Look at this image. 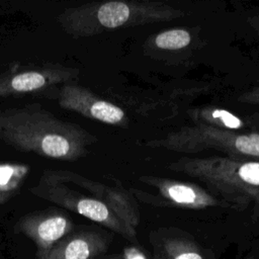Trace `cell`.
<instances>
[{"mask_svg":"<svg viewBox=\"0 0 259 259\" xmlns=\"http://www.w3.org/2000/svg\"><path fill=\"white\" fill-rule=\"evenodd\" d=\"M122 259H151L149 255L137 243L126 245L121 250Z\"/></svg>","mask_w":259,"mask_h":259,"instance_id":"9a60e30c","label":"cell"},{"mask_svg":"<svg viewBox=\"0 0 259 259\" xmlns=\"http://www.w3.org/2000/svg\"><path fill=\"white\" fill-rule=\"evenodd\" d=\"M112 236L96 230H83L68 235L53 248L36 253L35 259H96L104 254Z\"/></svg>","mask_w":259,"mask_h":259,"instance_id":"8fae6325","label":"cell"},{"mask_svg":"<svg viewBox=\"0 0 259 259\" xmlns=\"http://www.w3.org/2000/svg\"><path fill=\"white\" fill-rule=\"evenodd\" d=\"M193 40L190 30L185 28H171L156 34L152 38L155 48L160 51L176 52L188 48Z\"/></svg>","mask_w":259,"mask_h":259,"instance_id":"5bb4252c","label":"cell"},{"mask_svg":"<svg viewBox=\"0 0 259 259\" xmlns=\"http://www.w3.org/2000/svg\"><path fill=\"white\" fill-rule=\"evenodd\" d=\"M0 141L21 152L76 161L88 154L97 137L56 117L39 104H26L0 109Z\"/></svg>","mask_w":259,"mask_h":259,"instance_id":"6da1fadb","label":"cell"},{"mask_svg":"<svg viewBox=\"0 0 259 259\" xmlns=\"http://www.w3.org/2000/svg\"><path fill=\"white\" fill-rule=\"evenodd\" d=\"M29 166L19 163H0V204L10 200L27 177Z\"/></svg>","mask_w":259,"mask_h":259,"instance_id":"4fadbf2b","label":"cell"},{"mask_svg":"<svg viewBox=\"0 0 259 259\" xmlns=\"http://www.w3.org/2000/svg\"><path fill=\"white\" fill-rule=\"evenodd\" d=\"M139 181L156 190L155 193H152L139 188L130 189L137 200L146 204L185 209H204L208 207L233 209L227 201L208 189L192 182L154 175H142L139 177Z\"/></svg>","mask_w":259,"mask_h":259,"instance_id":"8992f818","label":"cell"},{"mask_svg":"<svg viewBox=\"0 0 259 259\" xmlns=\"http://www.w3.org/2000/svg\"><path fill=\"white\" fill-rule=\"evenodd\" d=\"M246 121L250 130L259 132V112H254L253 114H250L249 116H247Z\"/></svg>","mask_w":259,"mask_h":259,"instance_id":"ac0fdd59","label":"cell"},{"mask_svg":"<svg viewBox=\"0 0 259 259\" xmlns=\"http://www.w3.org/2000/svg\"><path fill=\"white\" fill-rule=\"evenodd\" d=\"M79 70L59 64H46L31 68L11 67L0 74V97L46 95L76 79Z\"/></svg>","mask_w":259,"mask_h":259,"instance_id":"52a82bcc","label":"cell"},{"mask_svg":"<svg viewBox=\"0 0 259 259\" xmlns=\"http://www.w3.org/2000/svg\"><path fill=\"white\" fill-rule=\"evenodd\" d=\"M168 169L197 179L233 209L250 208L251 218L259 219V161L225 156L182 157L171 162Z\"/></svg>","mask_w":259,"mask_h":259,"instance_id":"7a4b0ae2","label":"cell"},{"mask_svg":"<svg viewBox=\"0 0 259 259\" xmlns=\"http://www.w3.org/2000/svg\"><path fill=\"white\" fill-rule=\"evenodd\" d=\"M59 105L84 117L102 123L126 127L130 119L126 112L118 105L94 94L86 87L68 83L57 92Z\"/></svg>","mask_w":259,"mask_h":259,"instance_id":"ba28073f","label":"cell"},{"mask_svg":"<svg viewBox=\"0 0 259 259\" xmlns=\"http://www.w3.org/2000/svg\"><path fill=\"white\" fill-rule=\"evenodd\" d=\"M15 230L29 238L36 246V253L53 248L74 230V223L64 211L50 208L23 215Z\"/></svg>","mask_w":259,"mask_h":259,"instance_id":"9c48e42d","label":"cell"},{"mask_svg":"<svg viewBox=\"0 0 259 259\" xmlns=\"http://www.w3.org/2000/svg\"><path fill=\"white\" fill-rule=\"evenodd\" d=\"M184 14L183 10L166 2L115 0L69 8L59 14L57 20L67 33L83 37L116 28L170 21Z\"/></svg>","mask_w":259,"mask_h":259,"instance_id":"3957f363","label":"cell"},{"mask_svg":"<svg viewBox=\"0 0 259 259\" xmlns=\"http://www.w3.org/2000/svg\"><path fill=\"white\" fill-rule=\"evenodd\" d=\"M238 101L250 105H259V83L250 90L241 94L238 97Z\"/></svg>","mask_w":259,"mask_h":259,"instance_id":"2e32d148","label":"cell"},{"mask_svg":"<svg viewBox=\"0 0 259 259\" xmlns=\"http://www.w3.org/2000/svg\"><path fill=\"white\" fill-rule=\"evenodd\" d=\"M152 149L196 154L206 150L224 153L235 160L259 161V132H234L206 125H187L147 142Z\"/></svg>","mask_w":259,"mask_h":259,"instance_id":"5b68a950","label":"cell"},{"mask_svg":"<svg viewBox=\"0 0 259 259\" xmlns=\"http://www.w3.org/2000/svg\"><path fill=\"white\" fill-rule=\"evenodd\" d=\"M235 259H259V245L251 246L246 250L238 251Z\"/></svg>","mask_w":259,"mask_h":259,"instance_id":"e0dca14e","label":"cell"},{"mask_svg":"<svg viewBox=\"0 0 259 259\" xmlns=\"http://www.w3.org/2000/svg\"><path fill=\"white\" fill-rule=\"evenodd\" d=\"M151 259H215L212 251L178 228H159L149 235Z\"/></svg>","mask_w":259,"mask_h":259,"instance_id":"30bf717a","label":"cell"},{"mask_svg":"<svg viewBox=\"0 0 259 259\" xmlns=\"http://www.w3.org/2000/svg\"><path fill=\"white\" fill-rule=\"evenodd\" d=\"M188 116L197 125H206L234 132H246L248 131L247 128H250L246 120L227 109L214 106H202L190 109Z\"/></svg>","mask_w":259,"mask_h":259,"instance_id":"7c38bea8","label":"cell"},{"mask_svg":"<svg viewBox=\"0 0 259 259\" xmlns=\"http://www.w3.org/2000/svg\"><path fill=\"white\" fill-rule=\"evenodd\" d=\"M105 259H122V256H121V253H116V254H113L111 256H108Z\"/></svg>","mask_w":259,"mask_h":259,"instance_id":"ffe728a7","label":"cell"},{"mask_svg":"<svg viewBox=\"0 0 259 259\" xmlns=\"http://www.w3.org/2000/svg\"><path fill=\"white\" fill-rule=\"evenodd\" d=\"M249 25L254 29L256 34L259 36V12L248 17Z\"/></svg>","mask_w":259,"mask_h":259,"instance_id":"d6986e66","label":"cell"},{"mask_svg":"<svg viewBox=\"0 0 259 259\" xmlns=\"http://www.w3.org/2000/svg\"><path fill=\"white\" fill-rule=\"evenodd\" d=\"M91 179L68 170H46L30 192L137 243V229L124 223L90 191Z\"/></svg>","mask_w":259,"mask_h":259,"instance_id":"277c9868","label":"cell"}]
</instances>
